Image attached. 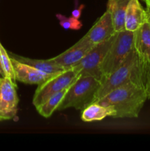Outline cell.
Masks as SVG:
<instances>
[{
	"label": "cell",
	"instance_id": "1",
	"mask_svg": "<svg viewBox=\"0 0 150 151\" xmlns=\"http://www.w3.org/2000/svg\"><path fill=\"white\" fill-rule=\"evenodd\" d=\"M148 99L144 88L129 81L115 88L96 103L111 106L115 111L113 118H136Z\"/></svg>",
	"mask_w": 150,
	"mask_h": 151
},
{
	"label": "cell",
	"instance_id": "2",
	"mask_svg": "<svg viewBox=\"0 0 150 151\" xmlns=\"http://www.w3.org/2000/svg\"><path fill=\"white\" fill-rule=\"evenodd\" d=\"M100 86L101 82L94 77L79 76L69 87L57 110H65L69 108L83 110L95 102L96 95Z\"/></svg>",
	"mask_w": 150,
	"mask_h": 151
},
{
	"label": "cell",
	"instance_id": "3",
	"mask_svg": "<svg viewBox=\"0 0 150 151\" xmlns=\"http://www.w3.org/2000/svg\"><path fill=\"white\" fill-rule=\"evenodd\" d=\"M133 40L134 32L126 29L116 32L103 61L101 81L116 70L126 59L129 52L133 50Z\"/></svg>",
	"mask_w": 150,
	"mask_h": 151
},
{
	"label": "cell",
	"instance_id": "4",
	"mask_svg": "<svg viewBox=\"0 0 150 151\" xmlns=\"http://www.w3.org/2000/svg\"><path fill=\"white\" fill-rule=\"evenodd\" d=\"M79 76V71L75 66L53 74L38 85L33 96L32 104L35 108L40 106L51 95L72 85Z\"/></svg>",
	"mask_w": 150,
	"mask_h": 151
},
{
	"label": "cell",
	"instance_id": "5",
	"mask_svg": "<svg viewBox=\"0 0 150 151\" xmlns=\"http://www.w3.org/2000/svg\"><path fill=\"white\" fill-rule=\"evenodd\" d=\"M138 60V55L133 49L116 70L103 78L96 95L95 102L102 98L115 88L129 81H132L134 69Z\"/></svg>",
	"mask_w": 150,
	"mask_h": 151
},
{
	"label": "cell",
	"instance_id": "6",
	"mask_svg": "<svg viewBox=\"0 0 150 151\" xmlns=\"http://www.w3.org/2000/svg\"><path fill=\"white\" fill-rule=\"evenodd\" d=\"M115 35L106 41L94 45L81 61L74 66L79 71L80 76L94 77L101 82L102 78L101 66Z\"/></svg>",
	"mask_w": 150,
	"mask_h": 151
},
{
	"label": "cell",
	"instance_id": "7",
	"mask_svg": "<svg viewBox=\"0 0 150 151\" xmlns=\"http://www.w3.org/2000/svg\"><path fill=\"white\" fill-rule=\"evenodd\" d=\"M0 121L12 119L18 111L16 83L4 77L0 81Z\"/></svg>",
	"mask_w": 150,
	"mask_h": 151
},
{
	"label": "cell",
	"instance_id": "8",
	"mask_svg": "<svg viewBox=\"0 0 150 151\" xmlns=\"http://www.w3.org/2000/svg\"><path fill=\"white\" fill-rule=\"evenodd\" d=\"M94 45L85 35L74 45L51 59L63 69H70L79 63Z\"/></svg>",
	"mask_w": 150,
	"mask_h": 151
},
{
	"label": "cell",
	"instance_id": "9",
	"mask_svg": "<svg viewBox=\"0 0 150 151\" xmlns=\"http://www.w3.org/2000/svg\"><path fill=\"white\" fill-rule=\"evenodd\" d=\"M116 32L112 15L107 10L93 25L86 35L93 44H97L110 38Z\"/></svg>",
	"mask_w": 150,
	"mask_h": 151
},
{
	"label": "cell",
	"instance_id": "10",
	"mask_svg": "<svg viewBox=\"0 0 150 151\" xmlns=\"http://www.w3.org/2000/svg\"><path fill=\"white\" fill-rule=\"evenodd\" d=\"M10 58L14 70L16 81L26 84L40 85L46 81L51 75L44 73L29 65L22 63L11 56Z\"/></svg>",
	"mask_w": 150,
	"mask_h": 151
},
{
	"label": "cell",
	"instance_id": "11",
	"mask_svg": "<svg viewBox=\"0 0 150 151\" xmlns=\"http://www.w3.org/2000/svg\"><path fill=\"white\" fill-rule=\"evenodd\" d=\"M133 49L140 61L150 62V24L148 21L134 32Z\"/></svg>",
	"mask_w": 150,
	"mask_h": 151
},
{
	"label": "cell",
	"instance_id": "12",
	"mask_svg": "<svg viewBox=\"0 0 150 151\" xmlns=\"http://www.w3.org/2000/svg\"><path fill=\"white\" fill-rule=\"evenodd\" d=\"M146 21H148L146 10L143 8L139 0H130L125 14V29L135 32Z\"/></svg>",
	"mask_w": 150,
	"mask_h": 151
},
{
	"label": "cell",
	"instance_id": "13",
	"mask_svg": "<svg viewBox=\"0 0 150 151\" xmlns=\"http://www.w3.org/2000/svg\"><path fill=\"white\" fill-rule=\"evenodd\" d=\"M115 111L111 106H104L94 102L82 110L81 119L83 122H91L102 120L107 116L114 117Z\"/></svg>",
	"mask_w": 150,
	"mask_h": 151
},
{
	"label": "cell",
	"instance_id": "14",
	"mask_svg": "<svg viewBox=\"0 0 150 151\" xmlns=\"http://www.w3.org/2000/svg\"><path fill=\"white\" fill-rule=\"evenodd\" d=\"M129 1L130 0H108L107 1V10L111 13L116 32L125 29V14Z\"/></svg>",
	"mask_w": 150,
	"mask_h": 151
},
{
	"label": "cell",
	"instance_id": "15",
	"mask_svg": "<svg viewBox=\"0 0 150 151\" xmlns=\"http://www.w3.org/2000/svg\"><path fill=\"white\" fill-rule=\"evenodd\" d=\"M11 57L48 75H53V74L65 70L55 62L53 61L51 58L48 60H39V59H32L19 55H12Z\"/></svg>",
	"mask_w": 150,
	"mask_h": 151
},
{
	"label": "cell",
	"instance_id": "16",
	"mask_svg": "<svg viewBox=\"0 0 150 151\" xmlns=\"http://www.w3.org/2000/svg\"><path fill=\"white\" fill-rule=\"evenodd\" d=\"M69 87L59 91V92L55 93V94L51 95L50 97H49L42 104L37 106L35 109L38 111V114L41 116H42L43 117L49 118L53 114V113L56 110H57L60 105L61 104L62 101L64 99L66 93L68 92Z\"/></svg>",
	"mask_w": 150,
	"mask_h": 151
},
{
	"label": "cell",
	"instance_id": "17",
	"mask_svg": "<svg viewBox=\"0 0 150 151\" xmlns=\"http://www.w3.org/2000/svg\"><path fill=\"white\" fill-rule=\"evenodd\" d=\"M132 81L141 86L150 98V62L142 63L138 59L134 69Z\"/></svg>",
	"mask_w": 150,
	"mask_h": 151
},
{
	"label": "cell",
	"instance_id": "18",
	"mask_svg": "<svg viewBox=\"0 0 150 151\" xmlns=\"http://www.w3.org/2000/svg\"><path fill=\"white\" fill-rule=\"evenodd\" d=\"M0 60H1V67L4 71V75L6 78L11 79L12 81L16 82L15 78L14 70H13V64H12L11 58L7 52L3 47L2 44L0 42Z\"/></svg>",
	"mask_w": 150,
	"mask_h": 151
},
{
	"label": "cell",
	"instance_id": "19",
	"mask_svg": "<svg viewBox=\"0 0 150 151\" xmlns=\"http://www.w3.org/2000/svg\"><path fill=\"white\" fill-rule=\"evenodd\" d=\"M56 18L59 20L60 26L66 29H74L78 30L81 29L82 27V24L79 19H75L74 17H66L64 15L60 13L56 14Z\"/></svg>",
	"mask_w": 150,
	"mask_h": 151
},
{
	"label": "cell",
	"instance_id": "20",
	"mask_svg": "<svg viewBox=\"0 0 150 151\" xmlns=\"http://www.w3.org/2000/svg\"><path fill=\"white\" fill-rule=\"evenodd\" d=\"M85 7V5L84 4H81L78 8H75L73 11L71 12V16L73 17H74L75 19H79L80 18L81 15H82V12L83 8Z\"/></svg>",
	"mask_w": 150,
	"mask_h": 151
},
{
	"label": "cell",
	"instance_id": "21",
	"mask_svg": "<svg viewBox=\"0 0 150 151\" xmlns=\"http://www.w3.org/2000/svg\"><path fill=\"white\" fill-rule=\"evenodd\" d=\"M146 13L147 17H148V22L150 24V4H146Z\"/></svg>",
	"mask_w": 150,
	"mask_h": 151
},
{
	"label": "cell",
	"instance_id": "22",
	"mask_svg": "<svg viewBox=\"0 0 150 151\" xmlns=\"http://www.w3.org/2000/svg\"><path fill=\"white\" fill-rule=\"evenodd\" d=\"M4 77H5V75H4V71H3V69H2V67H1V60H0V80H1V79H2V78H4Z\"/></svg>",
	"mask_w": 150,
	"mask_h": 151
},
{
	"label": "cell",
	"instance_id": "23",
	"mask_svg": "<svg viewBox=\"0 0 150 151\" xmlns=\"http://www.w3.org/2000/svg\"><path fill=\"white\" fill-rule=\"evenodd\" d=\"M146 2V4H150V0H144Z\"/></svg>",
	"mask_w": 150,
	"mask_h": 151
},
{
	"label": "cell",
	"instance_id": "24",
	"mask_svg": "<svg viewBox=\"0 0 150 151\" xmlns=\"http://www.w3.org/2000/svg\"><path fill=\"white\" fill-rule=\"evenodd\" d=\"M0 81H1V80H0ZM0 86H1V85H0Z\"/></svg>",
	"mask_w": 150,
	"mask_h": 151
}]
</instances>
